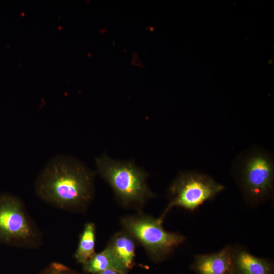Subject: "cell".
Wrapping results in <instances>:
<instances>
[{
	"label": "cell",
	"mask_w": 274,
	"mask_h": 274,
	"mask_svg": "<svg viewBox=\"0 0 274 274\" xmlns=\"http://www.w3.org/2000/svg\"><path fill=\"white\" fill-rule=\"evenodd\" d=\"M95 173L64 154L52 158L36 179L35 191L46 203L70 212L84 213L94 197Z\"/></svg>",
	"instance_id": "6da1fadb"
},
{
	"label": "cell",
	"mask_w": 274,
	"mask_h": 274,
	"mask_svg": "<svg viewBox=\"0 0 274 274\" xmlns=\"http://www.w3.org/2000/svg\"><path fill=\"white\" fill-rule=\"evenodd\" d=\"M95 163L97 173L110 185L121 207L141 212L154 197L147 173L133 162L116 161L104 154L96 158Z\"/></svg>",
	"instance_id": "7a4b0ae2"
},
{
	"label": "cell",
	"mask_w": 274,
	"mask_h": 274,
	"mask_svg": "<svg viewBox=\"0 0 274 274\" xmlns=\"http://www.w3.org/2000/svg\"><path fill=\"white\" fill-rule=\"evenodd\" d=\"M163 222L143 211L125 215L120 218L122 229L144 249L149 259L156 264L167 259L186 240V236L179 232L166 230Z\"/></svg>",
	"instance_id": "3957f363"
},
{
	"label": "cell",
	"mask_w": 274,
	"mask_h": 274,
	"mask_svg": "<svg viewBox=\"0 0 274 274\" xmlns=\"http://www.w3.org/2000/svg\"><path fill=\"white\" fill-rule=\"evenodd\" d=\"M0 243L35 249L42 244V235L18 196L0 194Z\"/></svg>",
	"instance_id": "277c9868"
},
{
	"label": "cell",
	"mask_w": 274,
	"mask_h": 274,
	"mask_svg": "<svg viewBox=\"0 0 274 274\" xmlns=\"http://www.w3.org/2000/svg\"><path fill=\"white\" fill-rule=\"evenodd\" d=\"M225 189V186L207 175L195 172L182 173L170 184L168 203L158 218L163 222L168 213L175 207L194 211Z\"/></svg>",
	"instance_id": "5b68a950"
},
{
	"label": "cell",
	"mask_w": 274,
	"mask_h": 274,
	"mask_svg": "<svg viewBox=\"0 0 274 274\" xmlns=\"http://www.w3.org/2000/svg\"><path fill=\"white\" fill-rule=\"evenodd\" d=\"M273 166L263 153H256L246 160L241 172L239 185L248 202L256 205L267 199L273 189Z\"/></svg>",
	"instance_id": "8992f818"
},
{
	"label": "cell",
	"mask_w": 274,
	"mask_h": 274,
	"mask_svg": "<svg viewBox=\"0 0 274 274\" xmlns=\"http://www.w3.org/2000/svg\"><path fill=\"white\" fill-rule=\"evenodd\" d=\"M232 245L220 250L194 255L190 269L196 274H232Z\"/></svg>",
	"instance_id": "52a82bcc"
},
{
	"label": "cell",
	"mask_w": 274,
	"mask_h": 274,
	"mask_svg": "<svg viewBox=\"0 0 274 274\" xmlns=\"http://www.w3.org/2000/svg\"><path fill=\"white\" fill-rule=\"evenodd\" d=\"M231 258L232 274H274L272 260L257 257L241 245H232Z\"/></svg>",
	"instance_id": "ba28073f"
},
{
	"label": "cell",
	"mask_w": 274,
	"mask_h": 274,
	"mask_svg": "<svg viewBox=\"0 0 274 274\" xmlns=\"http://www.w3.org/2000/svg\"><path fill=\"white\" fill-rule=\"evenodd\" d=\"M137 243L126 231L121 229L110 238L107 247L129 271L133 267Z\"/></svg>",
	"instance_id": "9c48e42d"
},
{
	"label": "cell",
	"mask_w": 274,
	"mask_h": 274,
	"mask_svg": "<svg viewBox=\"0 0 274 274\" xmlns=\"http://www.w3.org/2000/svg\"><path fill=\"white\" fill-rule=\"evenodd\" d=\"M84 272L95 274L106 269H114L124 274L129 271L124 266L113 253L107 248L96 253L83 265Z\"/></svg>",
	"instance_id": "30bf717a"
},
{
	"label": "cell",
	"mask_w": 274,
	"mask_h": 274,
	"mask_svg": "<svg viewBox=\"0 0 274 274\" xmlns=\"http://www.w3.org/2000/svg\"><path fill=\"white\" fill-rule=\"evenodd\" d=\"M96 229L92 222H86L79 238L77 248L74 254L77 262L82 265L95 253Z\"/></svg>",
	"instance_id": "8fae6325"
},
{
	"label": "cell",
	"mask_w": 274,
	"mask_h": 274,
	"mask_svg": "<svg viewBox=\"0 0 274 274\" xmlns=\"http://www.w3.org/2000/svg\"><path fill=\"white\" fill-rule=\"evenodd\" d=\"M40 274H82L58 263H51Z\"/></svg>",
	"instance_id": "7c38bea8"
},
{
	"label": "cell",
	"mask_w": 274,
	"mask_h": 274,
	"mask_svg": "<svg viewBox=\"0 0 274 274\" xmlns=\"http://www.w3.org/2000/svg\"><path fill=\"white\" fill-rule=\"evenodd\" d=\"M95 274H124L119 271L114 269H106Z\"/></svg>",
	"instance_id": "4fadbf2b"
}]
</instances>
